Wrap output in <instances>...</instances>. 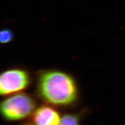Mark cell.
<instances>
[{"mask_svg": "<svg viewBox=\"0 0 125 125\" xmlns=\"http://www.w3.org/2000/svg\"><path fill=\"white\" fill-rule=\"evenodd\" d=\"M39 91L48 102L62 105L73 103L77 96V89L73 78L65 73L50 71L39 78Z\"/></svg>", "mask_w": 125, "mask_h": 125, "instance_id": "cell-1", "label": "cell"}, {"mask_svg": "<svg viewBox=\"0 0 125 125\" xmlns=\"http://www.w3.org/2000/svg\"><path fill=\"white\" fill-rule=\"evenodd\" d=\"M36 103L31 97L26 94L19 93L10 96L1 103L2 114L9 120L25 118L33 113Z\"/></svg>", "mask_w": 125, "mask_h": 125, "instance_id": "cell-2", "label": "cell"}, {"mask_svg": "<svg viewBox=\"0 0 125 125\" xmlns=\"http://www.w3.org/2000/svg\"><path fill=\"white\" fill-rule=\"evenodd\" d=\"M29 83V76L22 70L12 69L3 73L0 77V93L6 95L26 88Z\"/></svg>", "mask_w": 125, "mask_h": 125, "instance_id": "cell-3", "label": "cell"}, {"mask_svg": "<svg viewBox=\"0 0 125 125\" xmlns=\"http://www.w3.org/2000/svg\"><path fill=\"white\" fill-rule=\"evenodd\" d=\"M60 115L53 108L43 106L35 111L25 125H58Z\"/></svg>", "mask_w": 125, "mask_h": 125, "instance_id": "cell-4", "label": "cell"}, {"mask_svg": "<svg viewBox=\"0 0 125 125\" xmlns=\"http://www.w3.org/2000/svg\"><path fill=\"white\" fill-rule=\"evenodd\" d=\"M58 125H79V121L75 115H66L61 118Z\"/></svg>", "mask_w": 125, "mask_h": 125, "instance_id": "cell-5", "label": "cell"}, {"mask_svg": "<svg viewBox=\"0 0 125 125\" xmlns=\"http://www.w3.org/2000/svg\"><path fill=\"white\" fill-rule=\"evenodd\" d=\"M13 34L10 30L5 29L0 33V41L2 43H7L12 40Z\"/></svg>", "mask_w": 125, "mask_h": 125, "instance_id": "cell-6", "label": "cell"}]
</instances>
